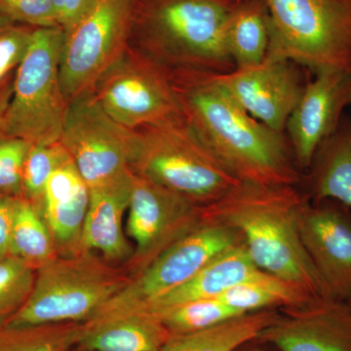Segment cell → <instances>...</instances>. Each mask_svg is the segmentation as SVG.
I'll list each match as a JSON object with an SVG mask.
<instances>
[{"mask_svg":"<svg viewBox=\"0 0 351 351\" xmlns=\"http://www.w3.org/2000/svg\"><path fill=\"white\" fill-rule=\"evenodd\" d=\"M169 75L182 114L240 182L295 186L300 181L283 134L245 112L213 73L186 69Z\"/></svg>","mask_w":351,"mask_h":351,"instance_id":"obj_1","label":"cell"},{"mask_svg":"<svg viewBox=\"0 0 351 351\" xmlns=\"http://www.w3.org/2000/svg\"><path fill=\"white\" fill-rule=\"evenodd\" d=\"M308 203L295 186L240 182L230 193L201 208V219L237 230L258 269L290 284L309 299L331 298L301 234Z\"/></svg>","mask_w":351,"mask_h":351,"instance_id":"obj_2","label":"cell"},{"mask_svg":"<svg viewBox=\"0 0 351 351\" xmlns=\"http://www.w3.org/2000/svg\"><path fill=\"white\" fill-rule=\"evenodd\" d=\"M240 0H142L135 22L147 57L167 71L226 73V25Z\"/></svg>","mask_w":351,"mask_h":351,"instance_id":"obj_3","label":"cell"},{"mask_svg":"<svg viewBox=\"0 0 351 351\" xmlns=\"http://www.w3.org/2000/svg\"><path fill=\"white\" fill-rule=\"evenodd\" d=\"M136 133L131 170L195 204H211L241 182L182 113Z\"/></svg>","mask_w":351,"mask_h":351,"instance_id":"obj_4","label":"cell"},{"mask_svg":"<svg viewBox=\"0 0 351 351\" xmlns=\"http://www.w3.org/2000/svg\"><path fill=\"white\" fill-rule=\"evenodd\" d=\"M130 280L92 252L56 255L36 269L31 294L2 326L27 328L91 319Z\"/></svg>","mask_w":351,"mask_h":351,"instance_id":"obj_5","label":"cell"},{"mask_svg":"<svg viewBox=\"0 0 351 351\" xmlns=\"http://www.w3.org/2000/svg\"><path fill=\"white\" fill-rule=\"evenodd\" d=\"M269 14L267 57L319 73H351V0H263Z\"/></svg>","mask_w":351,"mask_h":351,"instance_id":"obj_6","label":"cell"},{"mask_svg":"<svg viewBox=\"0 0 351 351\" xmlns=\"http://www.w3.org/2000/svg\"><path fill=\"white\" fill-rule=\"evenodd\" d=\"M64 41L59 27L34 29L29 50L16 71L12 95L0 134L32 145L61 141L68 101L60 82V57Z\"/></svg>","mask_w":351,"mask_h":351,"instance_id":"obj_7","label":"cell"},{"mask_svg":"<svg viewBox=\"0 0 351 351\" xmlns=\"http://www.w3.org/2000/svg\"><path fill=\"white\" fill-rule=\"evenodd\" d=\"M241 242L239 232L230 226L201 219L199 225L170 245L149 267L131 276L124 288L92 318L145 306L180 287L219 254Z\"/></svg>","mask_w":351,"mask_h":351,"instance_id":"obj_8","label":"cell"},{"mask_svg":"<svg viewBox=\"0 0 351 351\" xmlns=\"http://www.w3.org/2000/svg\"><path fill=\"white\" fill-rule=\"evenodd\" d=\"M136 138V130L113 120L90 89L69 101L60 142L90 189L132 171Z\"/></svg>","mask_w":351,"mask_h":351,"instance_id":"obj_9","label":"cell"},{"mask_svg":"<svg viewBox=\"0 0 351 351\" xmlns=\"http://www.w3.org/2000/svg\"><path fill=\"white\" fill-rule=\"evenodd\" d=\"M132 15V0H97L77 22L64 31L60 82L68 104L93 89L120 56Z\"/></svg>","mask_w":351,"mask_h":351,"instance_id":"obj_10","label":"cell"},{"mask_svg":"<svg viewBox=\"0 0 351 351\" xmlns=\"http://www.w3.org/2000/svg\"><path fill=\"white\" fill-rule=\"evenodd\" d=\"M103 110L120 125L142 127L181 114L169 71L147 57L120 55L93 88Z\"/></svg>","mask_w":351,"mask_h":351,"instance_id":"obj_11","label":"cell"},{"mask_svg":"<svg viewBox=\"0 0 351 351\" xmlns=\"http://www.w3.org/2000/svg\"><path fill=\"white\" fill-rule=\"evenodd\" d=\"M200 205L133 172L126 232L135 242L125 271L140 274L201 221Z\"/></svg>","mask_w":351,"mask_h":351,"instance_id":"obj_12","label":"cell"},{"mask_svg":"<svg viewBox=\"0 0 351 351\" xmlns=\"http://www.w3.org/2000/svg\"><path fill=\"white\" fill-rule=\"evenodd\" d=\"M295 66L287 60L267 57L258 66L213 73V77L245 112L283 134L304 88Z\"/></svg>","mask_w":351,"mask_h":351,"instance_id":"obj_13","label":"cell"},{"mask_svg":"<svg viewBox=\"0 0 351 351\" xmlns=\"http://www.w3.org/2000/svg\"><path fill=\"white\" fill-rule=\"evenodd\" d=\"M257 339L281 351H351V306L320 298L283 307Z\"/></svg>","mask_w":351,"mask_h":351,"instance_id":"obj_14","label":"cell"},{"mask_svg":"<svg viewBox=\"0 0 351 351\" xmlns=\"http://www.w3.org/2000/svg\"><path fill=\"white\" fill-rule=\"evenodd\" d=\"M350 105L351 73L321 71L307 83L285 128L300 167H311L321 145L338 130L343 110Z\"/></svg>","mask_w":351,"mask_h":351,"instance_id":"obj_15","label":"cell"},{"mask_svg":"<svg viewBox=\"0 0 351 351\" xmlns=\"http://www.w3.org/2000/svg\"><path fill=\"white\" fill-rule=\"evenodd\" d=\"M307 254L332 299H351V221L334 208L307 204L301 217Z\"/></svg>","mask_w":351,"mask_h":351,"instance_id":"obj_16","label":"cell"},{"mask_svg":"<svg viewBox=\"0 0 351 351\" xmlns=\"http://www.w3.org/2000/svg\"><path fill=\"white\" fill-rule=\"evenodd\" d=\"M133 171L114 181L89 189V206L80 239V251H99L108 263H126L133 255L123 230Z\"/></svg>","mask_w":351,"mask_h":351,"instance_id":"obj_17","label":"cell"},{"mask_svg":"<svg viewBox=\"0 0 351 351\" xmlns=\"http://www.w3.org/2000/svg\"><path fill=\"white\" fill-rule=\"evenodd\" d=\"M89 206V188L69 159L49 178L41 211L60 255L80 252V239Z\"/></svg>","mask_w":351,"mask_h":351,"instance_id":"obj_18","label":"cell"},{"mask_svg":"<svg viewBox=\"0 0 351 351\" xmlns=\"http://www.w3.org/2000/svg\"><path fill=\"white\" fill-rule=\"evenodd\" d=\"M241 243L223 251L180 287L154 300L143 311L159 316L175 307L203 299H214L228 289L263 274Z\"/></svg>","mask_w":351,"mask_h":351,"instance_id":"obj_19","label":"cell"},{"mask_svg":"<svg viewBox=\"0 0 351 351\" xmlns=\"http://www.w3.org/2000/svg\"><path fill=\"white\" fill-rule=\"evenodd\" d=\"M78 346L87 351H159L171 334L154 314L134 309L85 321Z\"/></svg>","mask_w":351,"mask_h":351,"instance_id":"obj_20","label":"cell"},{"mask_svg":"<svg viewBox=\"0 0 351 351\" xmlns=\"http://www.w3.org/2000/svg\"><path fill=\"white\" fill-rule=\"evenodd\" d=\"M226 52L235 69L262 64L269 51V14L263 0H240L225 32Z\"/></svg>","mask_w":351,"mask_h":351,"instance_id":"obj_21","label":"cell"},{"mask_svg":"<svg viewBox=\"0 0 351 351\" xmlns=\"http://www.w3.org/2000/svg\"><path fill=\"white\" fill-rule=\"evenodd\" d=\"M313 193L318 200L336 199L351 208V123L341 120L314 157Z\"/></svg>","mask_w":351,"mask_h":351,"instance_id":"obj_22","label":"cell"},{"mask_svg":"<svg viewBox=\"0 0 351 351\" xmlns=\"http://www.w3.org/2000/svg\"><path fill=\"white\" fill-rule=\"evenodd\" d=\"M276 315L274 311L263 309L237 316L202 331L171 335L159 351H233L257 339Z\"/></svg>","mask_w":351,"mask_h":351,"instance_id":"obj_23","label":"cell"},{"mask_svg":"<svg viewBox=\"0 0 351 351\" xmlns=\"http://www.w3.org/2000/svg\"><path fill=\"white\" fill-rule=\"evenodd\" d=\"M57 255L54 240L40 209L25 197L16 198L10 256L38 269Z\"/></svg>","mask_w":351,"mask_h":351,"instance_id":"obj_24","label":"cell"},{"mask_svg":"<svg viewBox=\"0 0 351 351\" xmlns=\"http://www.w3.org/2000/svg\"><path fill=\"white\" fill-rule=\"evenodd\" d=\"M218 299L241 314L271 306H299L311 300L290 284L265 271L256 278L228 289Z\"/></svg>","mask_w":351,"mask_h":351,"instance_id":"obj_25","label":"cell"},{"mask_svg":"<svg viewBox=\"0 0 351 351\" xmlns=\"http://www.w3.org/2000/svg\"><path fill=\"white\" fill-rule=\"evenodd\" d=\"M84 322L43 326H0V351H69L84 335Z\"/></svg>","mask_w":351,"mask_h":351,"instance_id":"obj_26","label":"cell"},{"mask_svg":"<svg viewBox=\"0 0 351 351\" xmlns=\"http://www.w3.org/2000/svg\"><path fill=\"white\" fill-rule=\"evenodd\" d=\"M240 315L244 314L214 298L182 304L156 317L162 321L171 335H182L209 329Z\"/></svg>","mask_w":351,"mask_h":351,"instance_id":"obj_27","label":"cell"},{"mask_svg":"<svg viewBox=\"0 0 351 351\" xmlns=\"http://www.w3.org/2000/svg\"><path fill=\"white\" fill-rule=\"evenodd\" d=\"M71 157L61 142L32 145L23 171V196L40 209L51 175Z\"/></svg>","mask_w":351,"mask_h":351,"instance_id":"obj_28","label":"cell"},{"mask_svg":"<svg viewBox=\"0 0 351 351\" xmlns=\"http://www.w3.org/2000/svg\"><path fill=\"white\" fill-rule=\"evenodd\" d=\"M36 269L22 258H0V326L23 306L31 294Z\"/></svg>","mask_w":351,"mask_h":351,"instance_id":"obj_29","label":"cell"},{"mask_svg":"<svg viewBox=\"0 0 351 351\" xmlns=\"http://www.w3.org/2000/svg\"><path fill=\"white\" fill-rule=\"evenodd\" d=\"M31 143L0 134V193L22 197L23 171Z\"/></svg>","mask_w":351,"mask_h":351,"instance_id":"obj_30","label":"cell"},{"mask_svg":"<svg viewBox=\"0 0 351 351\" xmlns=\"http://www.w3.org/2000/svg\"><path fill=\"white\" fill-rule=\"evenodd\" d=\"M0 14L14 24L23 23L36 29L59 27L53 0H0Z\"/></svg>","mask_w":351,"mask_h":351,"instance_id":"obj_31","label":"cell"},{"mask_svg":"<svg viewBox=\"0 0 351 351\" xmlns=\"http://www.w3.org/2000/svg\"><path fill=\"white\" fill-rule=\"evenodd\" d=\"M34 29L12 27L0 32V84L17 69L29 50Z\"/></svg>","mask_w":351,"mask_h":351,"instance_id":"obj_32","label":"cell"},{"mask_svg":"<svg viewBox=\"0 0 351 351\" xmlns=\"http://www.w3.org/2000/svg\"><path fill=\"white\" fill-rule=\"evenodd\" d=\"M97 0H53L58 25L69 29L88 12Z\"/></svg>","mask_w":351,"mask_h":351,"instance_id":"obj_33","label":"cell"},{"mask_svg":"<svg viewBox=\"0 0 351 351\" xmlns=\"http://www.w3.org/2000/svg\"><path fill=\"white\" fill-rule=\"evenodd\" d=\"M16 198L0 193V258L10 256L11 232L15 214Z\"/></svg>","mask_w":351,"mask_h":351,"instance_id":"obj_34","label":"cell"},{"mask_svg":"<svg viewBox=\"0 0 351 351\" xmlns=\"http://www.w3.org/2000/svg\"><path fill=\"white\" fill-rule=\"evenodd\" d=\"M12 89L13 82H11L9 78L0 84V125H1L6 108L8 107L9 101L12 95Z\"/></svg>","mask_w":351,"mask_h":351,"instance_id":"obj_35","label":"cell"},{"mask_svg":"<svg viewBox=\"0 0 351 351\" xmlns=\"http://www.w3.org/2000/svg\"><path fill=\"white\" fill-rule=\"evenodd\" d=\"M14 23L12 21L9 20L5 16L0 14V32H3L4 29H8V27H12Z\"/></svg>","mask_w":351,"mask_h":351,"instance_id":"obj_36","label":"cell"},{"mask_svg":"<svg viewBox=\"0 0 351 351\" xmlns=\"http://www.w3.org/2000/svg\"><path fill=\"white\" fill-rule=\"evenodd\" d=\"M348 302V304H350V306H351V299Z\"/></svg>","mask_w":351,"mask_h":351,"instance_id":"obj_37","label":"cell"},{"mask_svg":"<svg viewBox=\"0 0 351 351\" xmlns=\"http://www.w3.org/2000/svg\"><path fill=\"white\" fill-rule=\"evenodd\" d=\"M252 351H261V350H252Z\"/></svg>","mask_w":351,"mask_h":351,"instance_id":"obj_38","label":"cell"}]
</instances>
